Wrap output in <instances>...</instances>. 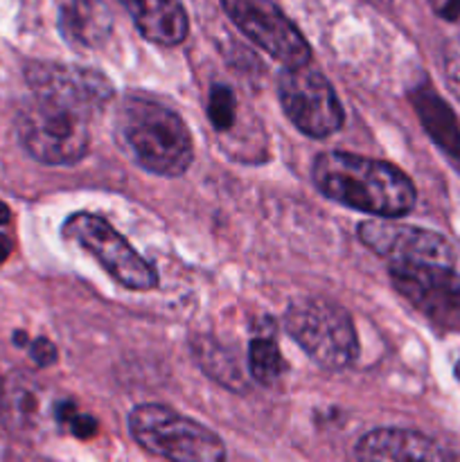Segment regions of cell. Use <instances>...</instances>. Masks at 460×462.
<instances>
[{
  "label": "cell",
  "mask_w": 460,
  "mask_h": 462,
  "mask_svg": "<svg viewBox=\"0 0 460 462\" xmlns=\"http://www.w3.org/2000/svg\"><path fill=\"white\" fill-rule=\"evenodd\" d=\"M25 77L32 93L68 104L88 117L102 111L115 95L111 79L93 68L41 61L32 63Z\"/></svg>",
  "instance_id": "10"
},
{
  "label": "cell",
  "mask_w": 460,
  "mask_h": 462,
  "mask_svg": "<svg viewBox=\"0 0 460 462\" xmlns=\"http://www.w3.org/2000/svg\"><path fill=\"white\" fill-rule=\"evenodd\" d=\"M278 97L284 116L309 138H327L343 126L345 113L327 77L309 63L284 68L278 79Z\"/></svg>",
  "instance_id": "7"
},
{
  "label": "cell",
  "mask_w": 460,
  "mask_h": 462,
  "mask_svg": "<svg viewBox=\"0 0 460 462\" xmlns=\"http://www.w3.org/2000/svg\"><path fill=\"white\" fill-rule=\"evenodd\" d=\"M23 149L43 165H77L90 149L88 116L45 95L32 93L16 117Z\"/></svg>",
  "instance_id": "3"
},
{
  "label": "cell",
  "mask_w": 460,
  "mask_h": 462,
  "mask_svg": "<svg viewBox=\"0 0 460 462\" xmlns=\"http://www.w3.org/2000/svg\"><path fill=\"white\" fill-rule=\"evenodd\" d=\"M311 179L323 197L382 219L409 215L418 199L413 180L400 167L347 152L316 156Z\"/></svg>",
  "instance_id": "1"
},
{
  "label": "cell",
  "mask_w": 460,
  "mask_h": 462,
  "mask_svg": "<svg viewBox=\"0 0 460 462\" xmlns=\"http://www.w3.org/2000/svg\"><path fill=\"white\" fill-rule=\"evenodd\" d=\"M0 413L14 429H30L39 415V393L23 374H12L0 386Z\"/></svg>",
  "instance_id": "16"
},
{
  "label": "cell",
  "mask_w": 460,
  "mask_h": 462,
  "mask_svg": "<svg viewBox=\"0 0 460 462\" xmlns=\"http://www.w3.org/2000/svg\"><path fill=\"white\" fill-rule=\"evenodd\" d=\"M392 287L431 323L460 329V273L454 266L391 262Z\"/></svg>",
  "instance_id": "9"
},
{
  "label": "cell",
  "mask_w": 460,
  "mask_h": 462,
  "mask_svg": "<svg viewBox=\"0 0 460 462\" xmlns=\"http://www.w3.org/2000/svg\"><path fill=\"white\" fill-rule=\"evenodd\" d=\"M415 108H418L419 117H422L424 126L428 134L433 135L437 144L445 152H449L454 158H460V129L458 120L454 113L446 108V104L437 97L431 90H419L415 95Z\"/></svg>",
  "instance_id": "15"
},
{
  "label": "cell",
  "mask_w": 460,
  "mask_h": 462,
  "mask_svg": "<svg viewBox=\"0 0 460 462\" xmlns=\"http://www.w3.org/2000/svg\"><path fill=\"white\" fill-rule=\"evenodd\" d=\"M356 462H454L449 449L413 429L382 427L354 447Z\"/></svg>",
  "instance_id": "12"
},
{
  "label": "cell",
  "mask_w": 460,
  "mask_h": 462,
  "mask_svg": "<svg viewBox=\"0 0 460 462\" xmlns=\"http://www.w3.org/2000/svg\"><path fill=\"white\" fill-rule=\"evenodd\" d=\"M30 356L34 359L36 365L45 368V365H52L57 361V347L48 338H36V341L30 343Z\"/></svg>",
  "instance_id": "22"
},
{
  "label": "cell",
  "mask_w": 460,
  "mask_h": 462,
  "mask_svg": "<svg viewBox=\"0 0 460 462\" xmlns=\"http://www.w3.org/2000/svg\"><path fill=\"white\" fill-rule=\"evenodd\" d=\"M248 373L262 386H271L284 374V359L273 338H253L248 346Z\"/></svg>",
  "instance_id": "18"
},
{
  "label": "cell",
  "mask_w": 460,
  "mask_h": 462,
  "mask_svg": "<svg viewBox=\"0 0 460 462\" xmlns=\"http://www.w3.org/2000/svg\"><path fill=\"white\" fill-rule=\"evenodd\" d=\"M61 36L77 50H97L113 32V14L104 0H68L59 14Z\"/></svg>",
  "instance_id": "14"
},
{
  "label": "cell",
  "mask_w": 460,
  "mask_h": 462,
  "mask_svg": "<svg viewBox=\"0 0 460 462\" xmlns=\"http://www.w3.org/2000/svg\"><path fill=\"white\" fill-rule=\"evenodd\" d=\"M57 420L59 422L68 424L72 431V436L81 438V440H86V438H93L95 433H97V422H95V418L77 413V409L72 402H63V404L57 406Z\"/></svg>",
  "instance_id": "20"
},
{
  "label": "cell",
  "mask_w": 460,
  "mask_h": 462,
  "mask_svg": "<svg viewBox=\"0 0 460 462\" xmlns=\"http://www.w3.org/2000/svg\"><path fill=\"white\" fill-rule=\"evenodd\" d=\"M129 433L144 451L167 462H225L224 440L170 406H135L129 413Z\"/></svg>",
  "instance_id": "4"
},
{
  "label": "cell",
  "mask_w": 460,
  "mask_h": 462,
  "mask_svg": "<svg viewBox=\"0 0 460 462\" xmlns=\"http://www.w3.org/2000/svg\"><path fill=\"white\" fill-rule=\"evenodd\" d=\"M113 135L120 152L149 174L174 179L188 171L194 143L183 117L144 95H126L115 108Z\"/></svg>",
  "instance_id": "2"
},
{
  "label": "cell",
  "mask_w": 460,
  "mask_h": 462,
  "mask_svg": "<svg viewBox=\"0 0 460 462\" xmlns=\"http://www.w3.org/2000/svg\"><path fill=\"white\" fill-rule=\"evenodd\" d=\"M63 237L90 253L122 287L131 291H152L158 287L153 266L102 217L93 212H75L63 224Z\"/></svg>",
  "instance_id": "6"
},
{
  "label": "cell",
  "mask_w": 460,
  "mask_h": 462,
  "mask_svg": "<svg viewBox=\"0 0 460 462\" xmlns=\"http://www.w3.org/2000/svg\"><path fill=\"white\" fill-rule=\"evenodd\" d=\"M289 337L327 370H345L359 356V338L347 310L320 296L300 298L284 311Z\"/></svg>",
  "instance_id": "5"
},
{
  "label": "cell",
  "mask_w": 460,
  "mask_h": 462,
  "mask_svg": "<svg viewBox=\"0 0 460 462\" xmlns=\"http://www.w3.org/2000/svg\"><path fill=\"white\" fill-rule=\"evenodd\" d=\"M442 63H445L446 84H449L451 93L460 99V36L446 43Z\"/></svg>",
  "instance_id": "21"
},
{
  "label": "cell",
  "mask_w": 460,
  "mask_h": 462,
  "mask_svg": "<svg viewBox=\"0 0 460 462\" xmlns=\"http://www.w3.org/2000/svg\"><path fill=\"white\" fill-rule=\"evenodd\" d=\"M359 239L388 262H419V264H442L455 266L454 246L449 239L433 230L415 228V226L392 224V221L373 219L361 221Z\"/></svg>",
  "instance_id": "11"
},
{
  "label": "cell",
  "mask_w": 460,
  "mask_h": 462,
  "mask_svg": "<svg viewBox=\"0 0 460 462\" xmlns=\"http://www.w3.org/2000/svg\"><path fill=\"white\" fill-rule=\"evenodd\" d=\"M207 117H210L212 129L219 134H228L237 122V97L235 90L225 84L210 86V97H207Z\"/></svg>",
  "instance_id": "19"
},
{
  "label": "cell",
  "mask_w": 460,
  "mask_h": 462,
  "mask_svg": "<svg viewBox=\"0 0 460 462\" xmlns=\"http://www.w3.org/2000/svg\"><path fill=\"white\" fill-rule=\"evenodd\" d=\"M9 221V208L5 203H0V226L7 224Z\"/></svg>",
  "instance_id": "25"
},
{
  "label": "cell",
  "mask_w": 460,
  "mask_h": 462,
  "mask_svg": "<svg viewBox=\"0 0 460 462\" xmlns=\"http://www.w3.org/2000/svg\"><path fill=\"white\" fill-rule=\"evenodd\" d=\"M9 253H12V239H9L7 235L0 233V264H3V262L7 260Z\"/></svg>",
  "instance_id": "24"
},
{
  "label": "cell",
  "mask_w": 460,
  "mask_h": 462,
  "mask_svg": "<svg viewBox=\"0 0 460 462\" xmlns=\"http://www.w3.org/2000/svg\"><path fill=\"white\" fill-rule=\"evenodd\" d=\"M455 377L460 379V361H458V364H455Z\"/></svg>",
  "instance_id": "26"
},
{
  "label": "cell",
  "mask_w": 460,
  "mask_h": 462,
  "mask_svg": "<svg viewBox=\"0 0 460 462\" xmlns=\"http://www.w3.org/2000/svg\"><path fill=\"white\" fill-rule=\"evenodd\" d=\"M230 21L248 41L284 68L311 61V48L302 32L271 0H221Z\"/></svg>",
  "instance_id": "8"
},
{
  "label": "cell",
  "mask_w": 460,
  "mask_h": 462,
  "mask_svg": "<svg viewBox=\"0 0 460 462\" xmlns=\"http://www.w3.org/2000/svg\"><path fill=\"white\" fill-rule=\"evenodd\" d=\"M440 14L445 18H458L460 16V0H446V5L440 9Z\"/></svg>",
  "instance_id": "23"
},
{
  "label": "cell",
  "mask_w": 460,
  "mask_h": 462,
  "mask_svg": "<svg viewBox=\"0 0 460 462\" xmlns=\"http://www.w3.org/2000/svg\"><path fill=\"white\" fill-rule=\"evenodd\" d=\"M197 359L207 377L216 379L221 386L230 391H244L246 388V374L237 365L235 356L225 347L216 346L215 341H201L197 346Z\"/></svg>",
  "instance_id": "17"
},
{
  "label": "cell",
  "mask_w": 460,
  "mask_h": 462,
  "mask_svg": "<svg viewBox=\"0 0 460 462\" xmlns=\"http://www.w3.org/2000/svg\"><path fill=\"white\" fill-rule=\"evenodd\" d=\"M135 30L156 45H179L188 39L189 18L180 0H117Z\"/></svg>",
  "instance_id": "13"
}]
</instances>
